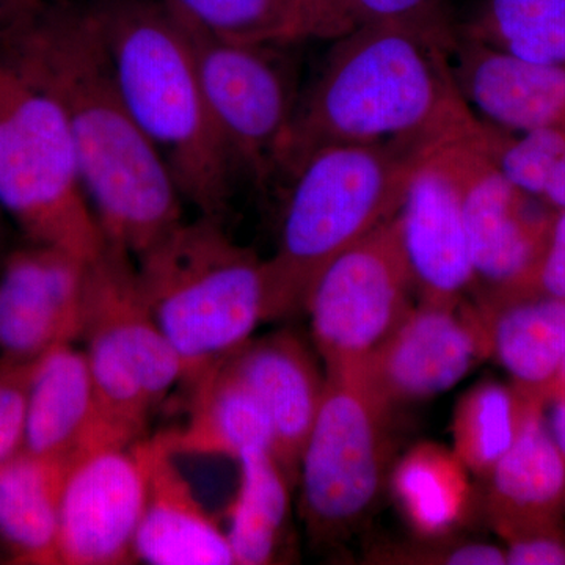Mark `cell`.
Here are the masks:
<instances>
[{
	"instance_id": "1",
	"label": "cell",
	"mask_w": 565,
	"mask_h": 565,
	"mask_svg": "<svg viewBox=\"0 0 565 565\" xmlns=\"http://www.w3.org/2000/svg\"><path fill=\"white\" fill-rule=\"evenodd\" d=\"M0 57L61 109L107 244L137 258L182 222L184 200L129 110L92 3L31 0L0 29Z\"/></svg>"
},
{
	"instance_id": "2",
	"label": "cell",
	"mask_w": 565,
	"mask_h": 565,
	"mask_svg": "<svg viewBox=\"0 0 565 565\" xmlns=\"http://www.w3.org/2000/svg\"><path fill=\"white\" fill-rule=\"evenodd\" d=\"M481 125L457 85L451 52L405 25L366 24L334 40L297 99L277 170L292 173L330 145L399 140L429 151Z\"/></svg>"
},
{
	"instance_id": "3",
	"label": "cell",
	"mask_w": 565,
	"mask_h": 565,
	"mask_svg": "<svg viewBox=\"0 0 565 565\" xmlns=\"http://www.w3.org/2000/svg\"><path fill=\"white\" fill-rule=\"evenodd\" d=\"M118 84L182 200L222 221L237 169L215 128L170 0L92 2Z\"/></svg>"
},
{
	"instance_id": "4",
	"label": "cell",
	"mask_w": 565,
	"mask_h": 565,
	"mask_svg": "<svg viewBox=\"0 0 565 565\" xmlns=\"http://www.w3.org/2000/svg\"><path fill=\"white\" fill-rule=\"evenodd\" d=\"M136 269L191 390L273 319L266 262L234 243L222 221L178 223L137 256Z\"/></svg>"
},
{
	"instance_id": "5",
	"label": "cell",
	"mask_w": 565,
	"mask_h": 565,
	"mask_svg": "<svg viewBox=\"0 0 565 565\" xmlns=\"http://www.w3.org/2000/svg\"><path fill=\"white\" fill-rule=\"evenodd\" d=\"M427 152L399 140L330 145L294 170L280 244L266 262L273 319L303 310L322 270L397 215Z\"/></svg>"
},
{
	"instance_id": "6",
	"label": "cell",
	"mask_w": 565,
	"mask_h": 565,
	"mask_svg": "<svg viewBox=\"0 0 565 565\" xmlns=\"http://www.w3.org/2000/svg\"><path fill=\"white\" fill-rule=\"evenodd\" d=\"M81 338L95 388L92 446H131L181 382V363L145 300L131 255L109 244L88 264Z\"/></svg>"
},
{
	"instance_id": "7",
	"label": "cell",
	"mask_w": 565,
	"mask_h": 565,
	"mask_svg": "<svg viewBox=\"0 0 565 565\" xmlns=\"http://www.w3.org/2000/svg\"><path fill=\"white\" fill-rule=\"evenodd\" d=\"M0 207L33 244L95 262L107 241L57 104L0 57Z\"/></svg>"
},
{
	"instance_id": "8",
	"label": "cell",
	"mask_w": 565,
	"mask_h": 565,
	"mask_svg": "<svg viewBox=\"0 0 565 565\" xmlns=\"http://www.w3.org/2000/svg\"><path fill=\"white\" fill-rule=\"evenodd\" d=\"M392 411L360 371L326 375L297 478L303 523L316 544L349 537L382 497L393 467Z\"/></svg>"
},
{
	"instance_id": "9",
	"label": "cell",
	"mask_w": 565,
	"mask_h": 565,
	"mask_svg": "<svg viewBox=\"0 0 565 565\" xmlns=\"http://www.w3.org/2000/svg\"><path fill=\"white\" fill-rule=\"evenodd\" d=\"M433 152L459 188L478 307L493 310L526 299L556 211L516 189L501 173L484 120L476 131L446 140Z\"/></svg>"
},
{
	"instance_id": "10",
	"label": "cell",
	"mask_w": 565,
	"mask_h": 565,
	"mask_svg": "<svg viewBox=\"0 0 565 565\" xmlns=\"http://www.w3.org/2000/svg\"><path fill=\"white\" fill-rule=\"evenodd\" d=\"M412 294L394 215L333 259L308 292L303 310L327 374L362 370L414 307Z\"/></svg>"
},
{
	"instance_id": "11",
	"label": "cell",
	"mask_w": 565,
	"mask_h": 565,
	"mask_svg": "<svg viewBox=\"0 0 565 565\" xmlns=\"http://www.w3.org/2000/svg\"><path fill=\"white\" fill-rule=\"evenodd\" d=\"M212 121L234 166L256 180L277 170L297 98L274 44L245 43L210 31L178 9Z\"/></svg>"
},
{
	"instance_id": "12",
	"label": "cell",
	"mask_w": 565,
	"mask_h": 565,
	"mask_svg": "<svg viewBox=\"0 0 565 565\" xmlns=\"http://www.w3.org/2000/svg\"><path fill=\"white\" fill-rule=\"evenodd\" d=\"M487 356L489 326L478 307L419 302L363 364L360 374L394 408L448 392Z\"/></svg>"
},
{
	"instance_id": "13",
	"label": "cell",
	"mask_w": 565,
	"mask_h": 565,
	"mask_svg": "<svg viewBox=\"0 0 565 565\" xmlns=\"http://www.w3.org/2000/svg\"><path fill=\"white\" fill-rule=\"evenodd\" d=\"M145 500V476L131 446H92L74 456L62 493L61 564L117 565L134 559Z\"/></svg>"
},
{
	"instance_id": "14",
	"label": "cell",
	"mask_w": 565,
	"mask_h": 565,
	"mask_svg": "<svg viewBox=\"0 0 565 565\" xmlns=\"http://www.w3.org/2000/svg\"><path fill=\"white\" fill-rule=\"evenodd\" d=\"M88 264L41 244L11 253L0 273V363L36 362L81 338Z\"/></svg>"
},
{
	"instance_id": "15",
	"label": "cell",
	"mask_w": 565,
	"mask_h": 565,
	"mask_svg": "<svg viewBox=\"0 0 565 565\" xmlns=\"http://www.w3.org/2000/svg\"><path fill=\"white\" fill-rule=\"evenodd\" d=\"M396 217L419 302H467L476 280L459 188L433 150L416 169Z\"/></svg>"
},
{
	"instance_id": "16",
	"label": "cell",
	"mask_w": 565,
	"mask_h": 565,
	"mask_svg": "<svg viewBox=\"0 0 565 565\" xmlns=\"http://www.w3.org/2000/svg\"><path fill=\"white\" fill-rule=\"evenodd\" d=\"M147 486L134 559L151 565H232L225 531L200 503L166 435L131 445Z\"/></svg>"
},
{
	"instance_id": "17",
	"label": "cell",
	"mask_w": 565,
	"mask_h": 565,
	"mask_svg": "<svg viewBox=\"0 0 565 565\" xmlns=\"http://www.w3.org/2000/svg\"><path fill=\"white\" fill-rule=\"evenodd\" d=\"M222 364L263 405L273 426L274 457L289 481H297L326 392V377L313 353L297 334L280 332L248 341Z\"/></svg>"
},
{
	"instance_id": "18",
	"label": "cell",
	"mask_w": 565,
	"mask_h": 565,
	"mask_svg": "<svg viewBox=\"0 0 565 565\" xmlns=\"http://www.w3.org/2000/svg\"><path fill=\"white\" fill-rule=\"evenodd\" d=\"M451 65L463 98L490 125L511 132L565 128V68L460 35Z\"/></svg>"
},
{
	"instance_id": "19",
	"label": "cell",
	"mask_w": 565,
	"mask_h": 565,
	"mask_svg": "<svg viewBox=\"0 0 565 565\" xmlns=\"http://www.w3.org/2000/svg\"><path fill=\"white\" fill-rule=\"evenodd\" d=\"M486 481L481 508L501 539L565 519V462L550 433L545 407L531 414L515 445Z\"/></svg>"
},
{
	"instance_id": "20",
	"label": "cell",
	"mask_w": 565,
	"mask_h": 565,
	"mask_svg": "<svg viewBox=\"0 0 565 565\" xmlns=\"http://www.w3.org/2000/svg\"><path fill=\"white\" fill-rule=\"evenodd\" d=\"M95 427V388L87 356L73 343L55 345L33 366L22 451L71 460L90 448Z\"/></svg>"
},
{
	"instance_id": "21",
	"label": "cell",
	"mask_w": 565,
	"mask_h": 565,
	"mask_svg": "<svg viewBox=\"0 0 565 565\" xmlns=\"http://www.w3.org/2000/svg\"><path fill=\"white\" fill-rule=\"evenodd\" d=\"M71 460L21 451L0 467V537L20 564H61L58 530Z\"/></svg>"
},
{
	"instance_id": "22",
	"label": "cell",
	"mask_w": 565,
	"mask_h": 565,
	"mask_svg": "<svg viewBox=\"0 0 565 565\" xmlns=\"http://www.w3.org/2000/svg\"><path fill=\"white\" fill-rule=\"evenodd\" d=\"M388 484L415 537H451L473 516L470 471L445 446L424 441L408 449L393 465Z\"/></svg>"
},
{
	"instance_id": "23",
	"label": "cell",
	"mask_w": 565,
	"mask_h": 565,
	"mask_svg": "<svg viewBox=\"0 0 565 565\" xmlns=\"http://www.w3.org/2000/svg\"><path fill=\"white\" fill-rule=\"evenodd\" d=\"M191 418L184 429L166 435L174 455L222 456L237 460L245 449L274 455V433L263 405L225 366L192 388Z\"/></svg>"
},
{
	"instance_id": "24",
	"label": "cell",
	"mask_w": 565,
	"mask_h": 565,
	"mask_svg": "<svg viewBox=\"0 0 565 565\" xmlns=\"http://www.w3.org/2000/svg\"><path fill=\"white\" fill-rule=\"evenodd\" d=\"M481 313L489 326L490 355L512 384L546 403L565 356V299L531 297Z\"/></svg>"
},
{
	"instance_id": "25",
	"label": "cell",
	"mask_w": 565,
	"mask_h": 565,
	"mask_svg": "<svg viewBox=\"0 0 565 565\" xmlns=\"http://www.w3.org/2000/svg\"><path fill=\"white\" fill-rule=\"evenodd\" d=\"M237 463L239 489L225 531L234 564H273L288 520L291 481L269 449H245Z\"/></svg>"
},
{
	"instance_id": "26",
	"label": "cell",
	"mask_w": 565,
	"mask_h": 565,
	"mask_svg": "<svg viewBox=\"0 0 565 565\" xmlns=\"http://www.w3.org/2000/svg\"><path fill=\"white\" fill-rule=\"evenodd\" d=\"M544 399L519 386L487 381L463 394L452 415V451L470 475L486 479L515 445Z\"/></svg>"
},
{
	"instance_id": "27",
	"label": "cell",
	"mask_w": 565,
	"mask_h": 565,
	"mask_svg": "<svg viewBox=\"0 0 565 565\" xmlns=\"http://www.w3.org/2000/svg\"><path fill=\"white\" fill-rule=\"evenodd\" d=\"M459 35L565 68V0H479Z\"/></svg>"
},
{
	"instance_id": "28",
	"label": "cell",
	"mask_w": 565,
	"mask_h": 565,
	"mask_svg": "<svg viewBox=\"0 0 565 565\" xmlns=\"http://www.w3.org/2000/svg\"><path fill=\"white\" fill-rule=\"evenodd\" d=\"M405 25L455 50L459 29L445 0H305L303 39L338 40L366 24Z\"/></svg>"
},
{
	"instance_id": "29",
	"label": "cell",
	"mask_w": 565,
	"mask_h": 565,
	"mask_svg": "<svg viewBox=\"0 0 565 565\" xmlns=\"http://www.w3.org/2000/svg\"><path fill=\"white\" fill-rule=\"evenodd\" d=\"M210 31L255 44L302 41L296 0H170Z\"/></svg>"
},
{
	"instance_id": "30",
	"label": "cell",
	"mask_w": 565,
	"mask_h": 565,
	"mask_svg": "<svg viewBox=\"0 0 565 565\" xmlns=\"http://www.w3.org/2000/svg\"><path fill=\"white\" fill-rule=\"evenodd\" d=\"M490 151L512 184L541 200L550 174L565 152V128L511 132L489 122Z\"/></svg>"
},
{
	"instance_id": "31",
	"label": "cell",
	"mask_w": 565,
	"mask_h": 565,
	"mask_svg": "<svg viewBox=\"0 0 565 565\" xmlns=\"http://www.w3.org/2000/svg\"><path fill=\"white\" fill-rule=\"evenodd\" d=\"M366 563L385 565H504V548L456 537H415L401 544L375 545Z\"/></svg>"
},
{
	"instance_id": "32",
	"label": "cell",
	"mask_w": 565,
	"mask_h": 565,
	"mask_svg": "<svg viewBox=\"0 0 565 565\" xmlns=\"http://www.w3.org/2000/svg\"><path fill=\"white\" fill-rule=\"evenodd\" d=\"M35 362L0 363V467L24 449L25 407Z\"/></svg>"
},
{
	"instance_id": "33",
	"label": "cell",
	"mask_w": 565,
	"mask_h": 565,
	"mask_svg": "<svg viewBox=\"0 0 565 565\" xmlns=\"http://www.w3.org/2000/svg\"><path fill=\"white\" fill-rule=\"evenodd\" d=\"M511 565H565V519L504 535Z\"/></svg>"
},
{
	"instance_id": "34",
	"label": "cell",
	"mask_w": 565,
	"mask_h": 565,
	"mask_svg": "<svg viewBox=\"0 0 565 565\" xmlns=\"http://www.w3.org/2000/svg\"><path fill=\"white\" fill-rule=\"evenodd\" d=\"M531 297L565 299V211H556L548 243L527 285L526 299Z\"/></svg>"
},
{
	"instance_id": "35",
	"label": "cell",
	"mask_w": 565,
	"mask_h": 565,
	"mask_svg": "<svg viewBox=\"0 0 565 565\" xmlns=\"http://www.w3.org/2000/svg\"><path fill=\"white\" fill-rule=\"evenodd\" d=\"M550 416L546 418L553 440L559 449L565 462V397H556L550 401Z\"/></svg>"
},
{
	"instance_id": "36",
	"label": "cell",
	"mask_w": 565,
	"mask_h": 565,
	"mask_svg": "<svg viewBox=\"0 0 565 565\" xmlns=\"http://www.w3.org/2000/svg\"><path fill=\"white\" fill-rule=\"evenodd\" d=\"M31 0H0V29L17 17L22 9H24Z\"/></svg>"
},
{
	"instance_id": "37",
	"label": "cell",
	"mask_w": 565,
	"mask_h": 565,
	"mask_svg": "<svg viewBox=\"0 0 565 565\" xmlns=\"http://www.w3.org/2000/svg\"><path fill=\"white\" fill-rule=\"evenodd\" d=\"M556 397H565V356L555 379H553L552 385H550L548 392H546V404L552 399H556Z\"/></svg>"
},
{
	"instance_id": "38",
	"label": "cell",
	"mask_w": 565,
	"mask_h": 565,
	"mask_svg": "<svg viewBox=\"0 0 565 565\" xmlns=\"http://www.w3.org/2000/svg\"><path fill=\"white\" fill-rule=\"evenodd\" d=\"M296 2H297V7H299L300 22H302V9H303L305 0H296ZM302 35H303V29H302Z\"/></svg>"
}]
</instances>
